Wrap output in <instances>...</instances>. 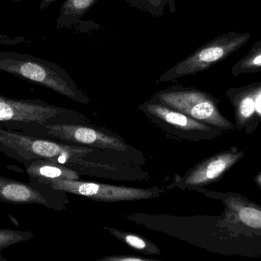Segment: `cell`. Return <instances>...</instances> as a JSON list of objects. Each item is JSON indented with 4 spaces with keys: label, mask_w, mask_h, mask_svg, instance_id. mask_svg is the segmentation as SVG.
<instances>
[{
    "label": "cell",
    "mask_w": 261,
    "mask_h": 261,
    "mask_svg": "<svg viewBox=\"0 0 261 261\" xmlns=\"http://www.w3.org/2000/svg\"><path fill=\"white\" fill-rule=\"evenodd\" d=\"M261 72V40L257 41L251 47L249 53L235 63L231 68L232 76H237L245 73Z\"/></svg>",
    "instance_id": "15"
},
{
    "label": "cell",
    "mask_w": 261,
    "mask_h": 261,
    "mask_svg": "<svg viewBox=\"0 0 261 261\" xmlns=\"http://www.w3.org/2000/svg\"><path fill=\"white\" fill-rule=\"evenodd\" d=\"M11 39L8 35H0V45H9Z\"/></svg>",
    "instance_id": "20"
},
{
    "label": "cell",
    "mask_w": 261,
    "mask_h": 261,
    "mask_svg": "<svg viewBox=\"0 0 261 261\" xmlns=\"http://www.w3.org/2000/svg\"><path fill=\"white\" fill-rule=\"evenodd\" d=\"M149 100L225 132L235 128L221 113L220 99L196 87L171 86L156 92Z\"/></svg>",
    "instance_id": "3"
},
{
    "label": "cell",
    "mask_w": 261,
    "mask_h": 261,
    "mask_svg": "<svg viewBox=\"0 0 261 261\" xmlns=\"http://www.w3.org/2000/svg\"><path fill=\"white\" fill-rule=\"evenodd\" d=\"M34 237L35 234L30 231L0 228V261H9L3 257V250L16 244L27 242Z\"/></svg>",
    "instance_id": "16"
},
{
    "label": "cell",
    "mask_w": 261,
    "mask_h": 261,
    "mask_svg": "<svg viewBox=\"0 0 261 261\" xmlns=\"http://www.w3.org/2000/svg\"><path fill=\"white\" fill-rule=\"evenodd\" d=\"M245 156V151L239 150L235 146L205 158L192 167L183 176L176 175L174 181L167 187L168 190L176 188L196 191L207 186L219 182L225 173L231 170Z\"/></svg>",
    "instance_id": "9"
},
{
    "label": "cell",
    "mask_w": 261,
    "mask_h": 261,
    "mask_svg": "<svg viewBox=\"0 0 261 261\" xmlns=\"http://www.w3.org/2000/svg\"><path fill=\"white\" fill-rule=\"evenodd\" d=\"M167 5L169 6V9H170V13H175L176 10V3H175V0H167Z\"/></svg>",
    "instance_id": "21"
},
{
    "label": "cell",
    "mask_w": 261,
    "mask_h": 261,
    "mask_svg": "<svg viewBox=\"0 0 261 261\" xmlns=\"http://www.w3.org/2000/svg\"><path fill=\"white\" fill-rule=\"evenodd\" d=\"M254 181H255V184H257L258 188L261 190V172H259L257 176L254 177Z\"/></svg>",
    "instance_id": "22"
},
{
    "label": "cell",
    "mask_w": 261,
    "mask_h": 261,
    "mask_svg": "<svg viewBox=\"0 0 261 261\" xmlns=\"http://www.w3.org/2000/svg\"><path fill=\"white\" fill-rule=\"evenodd\" d=\"M56 1H59V0H42L40 3L39 9L43 10Z\"/></svg>",
    "instance_id": "19"
},
{
    "label": "cell",
    "mask_w": 261,
    "mask_h": 261,
    "mask_svg": "<svg viewBox=\"0 0 261 261\" xmlns=\"http://www.w3.org/2000/svg\"><path fill=\"white\" fill-rule=\"evenodd\" d=\"M29 179L46 181L52 179H81V174L73 167L47 160H37L25 163Z\"/></svg>",
    "instance_id": "12"
},
{
    "label": "cell",
    "mask_w": 261,
    "mask_h": 261,
    "mask_svg": "<svg viewBox=\"0 0 261 261\" xmlns=\"http://www.w3.org/2000/svg\"><path fill=\"white\" fill-rule=\"evenodd\" d=\"M234 109V127L246 135H252L261 122V82L226 90Z\"/></svg>",
    "instance_id": "11"
},
{
    "label": "cell",
    "mask_w": 261,
    "mask_h": 261,
    "mask_svg": "<svg viewBox=\"0 0 261 261\" xmlns=\"http://www.w3.org/2000/svg\"><path fill=\"white\" fill-rule=\"evenodd\" d=\"M0 71L42 86L81 105L90 102L87 95L62 67L33 55L0 51Z\"/></svg>",
    "instance_id": "2"
},
{
    "label": "cell",
    "mask_w": 261,
    "mask_h": 261,
    "mask_svg": "<svg viewBox=\"0 0 261 261\" xmlns=\"http://www.w3.org/2000/svg\"><path fill=\"white\" fill-rule=\"evenodd\" d=\"M96 261H163L155 259L143 258L131 255H110L106 256Z\"/></svg>",
    "instance_id": "18"
},
{
    "label": "cell",
    "mask_w": 261,
    "mask_h": 261,
    "mask_svg": "<svg viewBox=\"0 0 261 261\" xmlns=\"http://www.w3.org/2000/svg\"><path fill=\"white\" fill-rule=\"evenodd\" d=\"M0 202L14 205H38L55 211L67 210L68 196L62 192L0 176Z\"/></svg>",
    "instance_id": "10"
},
{
    "label": "cell",
    "mask_w": 261,
    "mask_h": 261,
    "mask_svg": "<svg viewBox=\"0 0 261 261\" xmlns=\"http://www.w3.org/2000/svg\"><path fill=\"white\" fill-rule=\"evenodd\" d=\"M94 151L92 147L36 138L0 127V152L22 164L47 160L70 166L81 175L96 173L107 166L85 159Z\"/></svg>",
    "instance_id": "1"
},
{
    "label": "cell",
    "mask_w": 261,
    "mask_h": 261,
    "mask_svg": "<svg viewBox=\"0 0 261 261\" xmlns=\"http://www.w3.org/2000/svg\"><path fill=\"white\" fill-rule=\"evenodd\" d=\"M130 7L143 12L148 13L155 18L163 15L167 0H124Z\"/></svg>",
    "instance_id": "17"
},
{
    "label": "cell",
    "mask_w": 261,
    "mask_h": 261,
    "mask_svg": "<svg viewBox=\"0 0 261 261\" xmlns=\"http://www.w3.org/2000/svg\"><path fill=\"white\" fill-rule=\"evenodd\" d=\"M141 110L153 123L171 136L188 141H205L219 138L225 132L196 120L183 113L170 110L161 104L146 101Z\"/></svg>",
    "instance_id": "8"
},
{
    "label": "cell",
    "mask_w": 261,
    "mask_h": 261,
    "mask_svg": "<svg viewBox=\"0 0 261 261\" xmlns=\"http://www.w3.org/2000/svg\"><path fill=\"white\" fill-rule=\"evenodd\" d=\"M33 185L52 189L69 194L84 196L97 202H117L138 201L159 197L163 190L159 187L143 189L124 186L110 185L100 182H87L81 179H52L38 181L29 179Z\"/></svg>",
    "instance_id": "7"
},
{
    "label": "cell",
    "mask_w": 261,
    "mask_h": 261,
    "mask_svg": "<svg viewBox=\"0 0 261 261\" xmlns=\"http://www.w3.org/2000/svg\"><path fill=\"white\" fill-rule=\"evenodd\" d=\"M104 228L110 234H113L118 240L124 242V244L141 254L145 255L160 254V249L154 243L145 238H143L142 236H138L134 233L119 231L116 228H107V227H104Z\"/></svg>",
    "instance_id": "14"
},
{
    "label": "cell",
    "mask_w": 261,
    "mask_h": 261,
    "mask_svg": "<svg viewBox=\"0 0 261 261\" xmlns=\"http://www.w3.org/2000/svg\"><path fill=\"white\" fill-rule=\"evenodd\" d=\"M99 0H65L56 21L58 29L70 28L78 22Z\"/></svg>",
    "instance_id": "13"
},
{
    "label": "cell",
    "mask_w": 261,
    "mask_h": 261,
    "mask_svg": "<svg viewBox=\"0 0 261 261\" xmlns=\"http://www.w3.org/2000/svg\"><path fill=\"white\" fill-rule=\"evenodd\" d=\"M88 118L70 109L41 99H15L0 95V124L90 123Z\"/></svg>",
    "instance_id": "5"
},
{
    "label": "cell",
    "mask_w": 261,
    "mask_h": 261,
    "mask_svg": "<svg viewBox=\"0 0 261 261\" xmlns=\"http://www.w3.org/2000/svg\"><path fill=\"white\" fill-rule=\"evenodd\" d=\"M251 34L229 32L218 35L167 70L156 82L174 81L208 70L226 60L251 40Z\"/></svg>",
    "instance_id": "4"
},
{
    "label": "cell",
    "mask_w": 261,
    "mask_h": 261,
    "mask_svg": "<svg viewBox=\"0 0 261 261\" xmlns=\"http://www.w3.org/2000/svg\"><path fill=\"white\" fill-rule=\"evenodd\" d=\"M196 192L213 199L222 201L223 214L218 218L219 229L231 238H261V206L248 198L233 192L211 191L205 188Z\"/></svg>",
    "instance_id": "6"
}]
</instances>
